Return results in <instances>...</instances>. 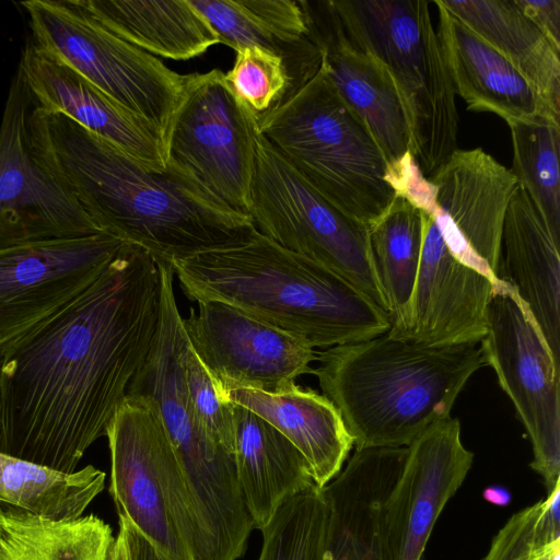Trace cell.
I'll return each instance as SVG.
<instances>
[{
    "label": "cell",
    "mask_w": 560,
    "mask_h": 560,
    "mask_svg": "<svg viewBox=\"0 0 560 560\" xmlns=\"http://www.w3.org/2000/svg\"><path fill=\"white\" fill-rule=\"evenodd\" d=\"M224 44L235 51L258 47L282 57L295 92L320 69L300 1L191 0Z\"/></svg>",
    "instance_id": "25"
},
{
    "label": "cell",
    "mask_w": 560,
    "mask_h": 560,
    "mask_svg": "<svg viewBox=\"0 0 560 560\" xmlns=\"http://www.w3.org/2000/svg\"><path fill=\"white\" fill-rule=\"evenodd\" d=\"M105 478L93 465L65 472L0 452V502L51 520L84 515Z\"/></svg>",
    "instance_id": "30"
},
{
    "label": "cell",
    "mask_w": 560,
    "mask_h": 560,
    "mask_svg": "<svg viewBox=\"0 0 560 560\" xmlns=\"http://www.w3.org/2000/svg\"><path fill=\"white\" fill-rule=\"evenodd\" d=\"M258 133L326 201L368 229L396 197L383 151L322 68L259 122Z\"/></svg>",
    "instance_id": "6"
},
{
    "label": "cell",
    "mask_w": 560,
    "mask_h": 560,
    "mask_svg": "<svg viewBox=\"0 0 560 560\" xmlns=\"http://www.w3.org/2000/svg\"><path fill=\"white\" fill-rule=\"evenodd\" d=\"M420 212L423 243L415 287L404 318L387 334L430 347L478 345L499 278L454 253L434 219Z\"/></svg>",
    "instance_id": "15"
},
{
    "label": "cell",
    "mask_w": 560,
    "mask_h": 560,
    "mask_svg": "<svg viewBox=\"0 0 560 560\" xmlns=\"http://www.w3.org/2000/svg\"><path fill=\"white\" fill-rule=\"evenodd\" d=\"M328 505L316 485L283 502L260 530L258 560H323Z\"/></svg>",
    "instance_id": "33"
},
{
    "label": "cell",
    "mask_w": 560,
    "mask_h": 560,
    "mask_svg": "<svg viewBox=\"0 0 560 560\" xmlns=\"http://www.w3.org/2000/svg\"><path fill=\"white\" fill-rule=\"evenodd\" d=\"M490 365L510 397L533 447L530 467L547 493L560 485V365L516 290L498 279L481 340Z\"/></svg>",
    "instance_id": "11"
},
{
    "label": "cell",
    "mask_w": 560,
    "mask_h": 560,
    "mask_svg": "<svg viewBox=\"0 0 560 560\" xmlns=\"http://www.w3.org/2000/svg\"><path fill=\"white\" fill-rule=\"evenodd\" d=\"M369 246L390 327L405 316L419 270L423 228L419 209L396 196L369 228Z\"/></svg>",
    "instance_id": "31"
},
{
    "label": "cell",
    "mask_w": 560,
    "mask_h": 560,
    "mask_svg": "<svg viewBox=\"0 0 560 560\" xmlns=\"http://www.w3.org/2000/svg\"><path fill=\"white\" fill-rule=\"evenodd\" d=\"M19 5L27 13L35 46L151 126L164 143L187 74L108 31L80 0H27Z\"/></svg>",
    "instance_id": "8"
},
{
    "label": "cell",
    "mask_w": 560,
    "mask_h": 560,
    "mask_svg": "<svg viewBox=\"0 0 560 560\" xmlns=\"http://www.w3.org/2000/svg\"><path fill=\"white\" fill-rule=\"evenodd\" d=\"M483 498L487 501L500 506L508 505L511 501V494L509 490L499 486L488 487L483 491Z\"/></svg>",
    "instance_id": "39"
},
{
    "label": "cell",
    "mask_w": 560,
    "mask_h": 560,
    "mask_svg": "<svg viewBox=\"0 0 560 560\" xmlns=\"http://www.w3.org/2000/svg\"><path fill=\"white\" fill-rule=\"evenodd\" d=\"M118 525L126 542L128 560H166L126 517L118 515Z\"/></svg>",
    "instance_id": "38"
},
{
    "label": "cell",
    "mask_w": 560,
    "mask_h": 560,
    "mask_svg": "<svg viewBox=\"0 0 560 560\" xmlns=\"http://www.w3.org/2000/svg\"><path fill=\"white\" fill-rule=\"evenodd\" d=\"M429 180L434 205L428 214L448 246L497 277L506 209L520 187L512 171L480 148L457 149Z\"/></svg>",
    "instance_id": "17"
},
{
    "label": "cell",
    "mask_w": 560,
    "mask_h": 560,
    "mask_svg": "<svg viewBox=\"0 0 560 560\" xmlns=\"http://www.w3.org/2000/svg\"><path fill=\"white\" fill-rule=\"evenodd\" d=\"M560 51V0H512Z\"/></svg>",
    "instance_id": "37"
},
{
    "label": "cell",
    "mask_w": 560,
    "mask_h": 560,
    "mask_svg": "<svg viewBox=\"0 0 560 560\" xmlns=\"http://www.w3.org/2000/svg\"><path fill=\"white\" fill-rule=\"evenodd\" d=\"M160 317L151 350L131 380L127 396L156 406L176 453L200 530L208 545L225 550L245 542L254 529L238 483L234 455L200 427L185 384L186 334L174 295L170 262L158 260Z\"/></svg>",
    "instance_id": "5"
},
{
    "label": "cell",
    "mask_w": 560,
    "mask_h": 560,
    "mask_svg": "<svg viewBox=\"0 0 560 560\" xmlns=\"http://www.w3.org/2000/svg\"><path fill=\"white\" fill-rule=\"evenodd\" d=\"M19 67L36 106L63 114L150 168L166 170L161 136L72 68L34 44Z\"/></svg>",
    "instance_id": "21"
},
{
    "label": "cell",
    "mask_w": 560,
    "mask_h": 560,
    "mask_svg": "<svg viewBox=\"0 0 560 560\" xmlns=\"http://www.w3.org/2000/svg\"><path fill=\"white\" fill-rule=\"evenodd\" d=\"M124 244L102 232L0 248V347L84 292Z\"/></svg>",
    "instance_id": "13"
},
{
    "label": "cell",
    "mask_w": 560,
    "mask_h": 560,
    "mask_svg": "<svg viewBox=\"0 0 560 560\" xmlns=\"http://www.w3.org/2000/svg\"><path fill=\"white\" fill-rule=\"evenodd\" d=\"M183 368L189 402L200 427L212 441L234 455L233 404L225 399L217 381L190 346L187 336L183 351Z\"/></svg>",
    "instance_id": "35"
},
{
    "label": "cell",
    "mask_w": 560,
    "mask_h": 560,
    "mask_svg": "<svg viewBox=\"0 0 560 560\" xmlns=\"http://www.w3.org/2000/svg\"><path fill=\"white\" fill-rule=\"evenodd\" d=\"M544 500L514 513L493 537L481 560H541L560 539L544 544L540 521Z\"/></svg>",
    "instance_id": "36"
},
{
    "label": "cell",
    "mask_w": 560,
    "mask_h": 560,
    "mask_svg": "<svg viewBox=\"0 0 560 560\" xmlns=\"http://www.w3.org/2000/svg\"><path fill=\"white\" fill-rule=\"evenodd\" d=\"M512 173L560 242V122L536 118L509 124Z\"/></svg>",
    "instance_id": "32"
},
{
    "label": "cell",
    "mask_w": 560,
    "mask_h": 560,
    "mask_svg": "<svg viewBox=\"0 0 560 560\" xmlns=\"http://www.w3.org/2000/svg\"><path fill=\"white\" fill-rule=\"evenodd\" d=\"M257 133L222 71L187 74L164 139L165 165L215 203L248 215Z\"/></svg>",
    "instance_id": "10"
},
{
    "label": "cell",
    "mask_w": 560,
    "mask_h": 560,
    "mask_svg": "<svg viewBox=\"0 0 560 560\" xmlns=\"http://www.w3.org/2000/svg\"><path fill=\"white\" fill-rule=\"evenodd\" d=\"M408 448H355L339 474L322 488L328 505L323 560H395L384 506Z\"/></svg>",
    "instance_id": "20"
},
{
    "label": "cell",
    "mask_w": 560,
    "mask_h": 560,
    "mask_svg": "<svg viewBox=\"0 0 560 560\" xmlns=\"http://www.w3.org/2000/svg\"><path fill=\"white\" fill-rule=\"evenodd\" d=\"M1 503V502H0Z\"/></svg>",
    "instance_id": "42"
},
{
    "label": "cell",
    "mask_w": 560,
    "mask_h": 560,
    "mask_svg": "<svg viewBox=\"0 0 560 560\" xmlns=\"http://www.w3.org/2000/svg\"><path fill=\"white\" fill-rule=\"evenodd\" d=\"M441 3L506 58L560 115V51L512 0H441Z\"/></svg>",
    "instance_id": "28"
},
{
    "label": "cell",
    "mask_w": 560,
    "mask_h": 560,
    "mask_svg": "<svg viewBox=\"0 0 560 560\" xmlns=\"http://www.w3.org/2000/svg\"><path fill=\"white\" fill-rule=\"evenodd\" d=\"M233 417L236 475L254 528L261 530L283 502L315 482L301 452L269 422L236 404Z\"/></svg>",
    "instance_id": "26"
},
{
    "label": "cell",
    "mask_w": 560,
    "mask_h": 560,
    "mask_svg": "<svg viewBox=\"0 0 560 560\" xmlns=\"http://www.w3.org/2000/svg\"><path fill=\"white\" fill-rule=\"evenodd\" d=\"M114 542L95 514L51 520L0 503V560H110Z\"/></svg>",
    "instance_id": "29"
},
{
    "label": "cell",
    "mask_w": 560,
    "mask_h": 560,
    "mask_svg": "<svg viewBox=\"0 0 560 560\" xmlns=\"http://www.w3.org/2000/svg\"><path fill=\"white\" fill-rule=\"evenodd\" d=\"M322 70L340 98L364 124L388 165L411 150L405 113L386 68L347 34L331 0L300 1Z\"/></svg>",
    "instance_id": "19"
},
{
    "label": "cell",
    "mask_w": 560,
    "mask_h": 560,
    "mask_svg": "<svg viewBox=\"0 0 560 560\" xmlns=\"http://www.w3.org/2000/svg\"><path fill=\"white\" fill-rule=\"evenodd\" d=\"M497 277L516 290L560 365L559 244L521 186L506 209Z\"/></svg>",
    "instance_id": "23"
},
{
    "label": "cell",
    "mask_w": 560,
    "mask_h": 560,
    "mask_svg": "<svg viewBox=\"0 0 560 560\" xmlns=\"http://www.w3.org/2000/svg\"><path fill=\"white\" fill-rule=\"evenodd\" d=\"M159 317L156 259L125 243L84 292L0 347V452L75 471L126 400Z\"/></svg>",
    "instance_id": "1"
},
{
    "label": "cell",
    "mask_w": 560,
    "mask_h": 560,
    "mask_svg": "<svg viewBox=\"0 0 560 560\" xmlns=\"http://www.w3.org/2000/svg\"><path fill=\"white\" fill-rule=\"evenodd\" d=\"M108 31L137 48L188 60L219 44V37L191 0H80Z\"/></svg>",
    "instance_id": "27"
},
{
    "label": "cell",
    "mask_w": 560,
    "mask_h": 560,
    "mask_svg": "<svg viewBox=\"0 0 560 560\" xmlns=\"http://www.w3.org/2000/svg\"><path fill=\"white\" fill-rule=\"evenodd\" d=\"M105 436L110 453L109 493L118 515L166 560H192L163 489L161 451L168 435L154 402L127 396Z\"/></svg>",
    "instance_id": "16"
},
{
    "label": "cell",
    "mask_w": 560,
    "mask_h": 560,
    "mask_svg": "<svg viewBox=\"0 0 560 560\" xmlns=\"http://www.w3.org/2000/svg\"><path fill=\"white\" fill-rule=\"evenodd\" d=\"M400 476L384 506L388 545L395 560H420L433 527L463 485L474 462L457 418L433 422L408 446Z\"/></svg>",
    "instance_id": "18"
},
{
    "label": "cell",
    "mask_w": 560,
    "mask_h": 560,
    "mask_svg": "<svg viewBox=\"0 0 560 560\" xmlns=\"http://www.w3.org/2000/svg\"><path fill=\"white\" fill-rule=\"evenodd\" d=\"M222 394L230 402L247 408L283 434L306 459L318 488L342 469L353 440L340 412L326 396L296 384L280 393L231 387Z\"/></svg>",
    "instance_id": "24"
},
{
    "label": "cell",
    "mask_w": 560,
    "mask_h": 560,
    "mask_svg": "<svg viewBox=\"0 0 560 560\" xmlns=\"http://www.w3.org/2000/svg\"><path fill=\"white\" fill-rule=\"evenodd\" d=\"M170 265L189 300L230 304L312 348L360 342L390 328L388 314L348 280L256 229Z\"/></svg>",
    "instance_id": "3"
},
{
    "label": "cell",
    "mask_w": 560,
    "mask_h": 560,
    "mask_svg": "<svg viewBox=\"0 0 560 560\" xmlns=\"http://www.w3.org/2000/svg\"><path fill=\"white\" fill-rule=\"evenodd\" d=\"M248 215L259 233L345 278L387 313L369 229L326 201L259 133Z\"/></svg>",
    "instance_id": "9"
},
{
    "label": "cell",
    "mask_w": 560,
    "mask_h": 560,
    "mask_svg": "<svg viewBox=\"0 0 560 560\" xmlns=\"http://www.w3.org/2000/svg\"><path fill=\"white\" fill-rule=\"evenodd\" d=\"M317 354L320 365L312 373L355 448L408 446L450 417L470 376L485 365L477 345L430 347L387 332Z\"/></svg>",
    "instance_id": "4"
},
{
    "label": "cell",
    "mask_w": 560,
    "mask_h": 560,
    "mask_svg": "<svg viewBox=\"0 0 560 560\" xmlns=\"http://www.w3.org/2000/svg\"><path fill=\"white\" fill-rule=\"evenodd\" d=\"M183 318L187 339L217 381L221 392L231 387L280 393L313 369V348L230 304L198 301Z\"/></svg>",
    "instance_id": "14"
},
{
    "label": "cell",
    "mask_w": 560,
    "mask_h": 560,
    "mask_svg": "<svg viewBox=\"0 0 560 560\" xmlns=\"http://www.w3.org/2000/svg\"><path fill=\"white\" fill-rule=\"evenodd\" d=\"M436 32L455 94L474 112H491L508 125L536 118L560 122L537 90L517 69L460 20L441 0Z\"/></svg>",
    "instance_id": "22"
},
{
    "label": "cell",
    "mask_w": 560,
    "mask_h": 560,
    "mask_svg": "<svg viewBox=\"0 0 560 560\" xmlns=\"http://www.w3.org/2000/svg\"><path fill=\"white\" fill-rule=\"evenodd\" d=\"M110 560H128L126 542L120 532L115 537Z\"/></svg>",
    "instance_id": "40"
},
{
    "label": "cell",
    "mask_w": 560,
    "mask_h": 560,
    "mask_svg": "<svg viewBox=\"0 0 560 560\" xmlns=\"http://www.w3.org/2000/svg\"><path fill=\"white\" fill-rule=\"evenodd\" d=\"M34 105L18 66L0 125V248L102 233L35 158L28 130Z\"/></svg>",
    "instance_id": "12"
},
{
    "label": "cell",
    "mask_w": 560,
    "mask_h": 560,
    "mask_svg": "<svg viewBox=\"0 0 560 560\" xmlns=\"http://www.w3.org/2000/svg\"><path fill=\"white\" fill-rule=\"evenodd\" d=\"M37 161L101 232L167 262L249 235L248 215L205 196L166 167L150 168L60 113L34 105L28 116Z\"/></svg>",
    "instance_id": "2"
},
{
    "label": "cell",
    "mask_w": 560,
    "mask_h": 560,
    "mask_svg": "<svg viewBox=\"0 0 560 560\" xmlns=\"http://www.w3.org/2000/svg\"><path fill=\"white\" fill-rule=\"evenodd\" d=\"M224 79L257 127L295 93L282 57L258 47L237 50L234 65L224 73Z\"/></svg>",
    "instance_id": "34"
},
{
    "label": "cell",
    "mask_w": 560,
    "mask_h": 560,
    "mask_svg": "<svg viewBox=\"0 0 560 560\" xmlns=\"http://www.w3.org/2000/svg\"><path fill=\"white\" fill-rule=\"evenodd\" d=\"M331 2L348 36L388 71L409 127L410 151L429 178L458 149L455 92L429 2Z\"/></svg>",
    "instance_id": "7"
},
{
    "label": "cell",
    "mask_w": 560,
    "mask_h": 560,
    "mask_svg": "<svg viewBox=\"0 0 560 560\" xmlns=\"http://www.w3.org/2000/svg\"><path fill=\"white\" fill-rule=\"evenodd\" d=\"M560 541L555 544L541 560H559Z\"/></svg>",
    "instance_id": "41"
}]
</instances>
